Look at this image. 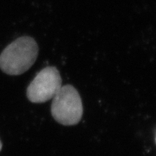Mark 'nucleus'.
Instances as JSON below:
<instances>
[{
  "instance_id": "1",
  "label": "nucleus",
  "mask_w": 156,
  "mask_h": 156,
  "mask_svg": "<svg viewBox=\"0 0 156 156\" xmlns=\"http://www.w3.org/2000/svg\"><path fill=\"white\" fill-rule=\"evenodd\" d=\"M38 46L34 38H19L5 48L0 55V68L10 75L25 73L36 62Z\"/></svg>"
},
{
  "instance_id": "2",
  "label": "nucleus",
  "mask_w": 156,
  "mask_h": 156,
  "mask_svg": "<svg viewBox=\"0 0 156 156\" xmlns=\"http://www.w3.org/2000/svg\"><path fill=\"white\" fill-rule=\"evenodd\" d=\"M51 114L56 122L66 126L77 124L83 116L81 98L72 85L62 86L53 98Z\"/></svg>"
},
{
  "instance_id": "3",
  "label": "nucleus",
  "mask_w": 156,
  "mask_h": 156,
  "mask_svg": "<svg viewBox=\"0 0 156 156\" xmlns=\"http://www.w3.org/2000/svg\"><path fill=\"white\" fill-rule=\"evenodd\" d=\"M62 78L56 67L44 68L27 89V96L33 103H44L52 99L62 87Z\"/></svg>"
},
{
  "instance_id": "4",
  "label": "nucleus",
  "mask_w": 156,
  "mask_h": 156,
  "mask_svg": "<svg viewBox=\"0 0 156 156\" xmlns=\"http://www.w3.org/2000/svg\"><path fill=\"white\" fill-rule=\"evenodd\" d=\"M1 150H2V142L0 141V151H1Z\"/></svg>"
}]
</instances>
